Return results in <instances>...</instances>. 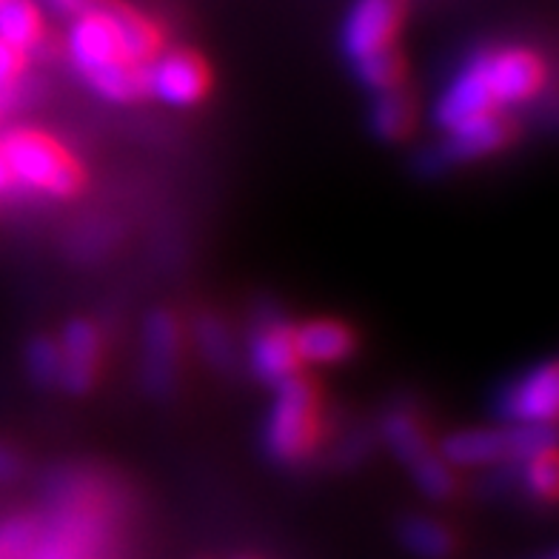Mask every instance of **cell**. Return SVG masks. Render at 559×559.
I'll return each mask as SVG.
<instances>
[{"label": "cell", "instance_id": "cell-1", "mask_svg": "<svg viewBox=\"0 0 559 559\" xmlns=\"http://www.w3.org/2000/svg\"><path fill=\"white\" fill-rule=\"evenodd\" d=\"M0 155L21 189L55 200L72 198L81 189V166L72 160L67 148L46 134L15 129L0 138Z\"/></svg>", "mask_w": 559, "mask_h": 559}, {"label": "cell", "instance_id": "cell-2", "mask_svg": "<svg viewBox=\"0 0 559 559\" xmlns=\"http://www.w3.org/2000/svg\"><path fill=\"white\" fill-rule=\"evenodd\" d=\"M274 403L263 428V445L280 463H295L317 440V397L302 377L274 385Z\"/></svg>", "mask_w": 559, "mask_h": 559}, {"label": "cell", "instance_id": "cell-3", "mask_svg": "<svg viewBox=\"0 0 559 559\" xmlns=\"http://www.w3.org/2000/svg\"><path fill=\"white\" fill-rule=\"evenodd\" d=\"M483 72H486L497 109L528 104L545 83V63L528 49L486 52L483 55Z\"/></svg>", "mask_w": 559, "mask_h": 559}, {"label": "cell", "instance_id": "cell-4", "mask_svg": "<svg viewBox=\"0 0 559 559\" xmlns=\"http://www.w3.org/2000/svg\"><path fill=\"white\" fill-rule=\"evenodd\" d=\"M559 405V371L554 362L531 368L528 374L508 385L497 408L514 426H551Z\"/></svg>", "mask_w": 559, "mask_h": 559}, {"label": "cell", "instance_id": "cell-5", "mask_svg": "<svg viewBox=\"0 0 559 559\" xmlns=\"http://www.w3.org/2000/svg\"><path fill=\"white\" fill-rule=\"evenodd\" d=\"M143 78H146V95L175 109L194 106L209 88L206 67L189 52L155 55L146 63Z\"/></svg>", "mask_w": 559, "mask_h": 559}, {"label": "cell", "instance_id": "cell-6", "mask_svg": "<svg viewBox=\"0 0 559 559\" xmlns=\"http://www.w3.org/2000/svg\"><path fill=\"white\" fill-rule=\"evenodd\" d=\"M403 3L400 0H354L343 23V49L357 63L366 55L391 49L397 35Z\"/></svg>", "mask_w": 559, "mask_h": 559}, {"label": "cell", "instance_id": "cell-7", "mask_svg": "<svg viewBox=\"0 0 559 559\" xmlns=\"http://www.w3.org/2000/svg\"><path fill=\"white\" fill-rule=\"evenodd\" d=\"M491 111H497V106H493L491 88H488L486 72H483V55H474L451 78L445 92L437 97L435 123L442 132H451L456 126L468 123L474 118H483V115H491Z\"/></svg>", "mask_w": 559, "mask_h": 559}, {"label": "cell", "instance_id": "cell-8", "mask_svg": "<svg viewBox=\"0 0 559 559\" xmlns=\"http://www.w3.org/2000/svg\"><path fill=\"white\" fill-rule=\"evenodd\" d=\"M508 123L491 111V115H483V118H474L468 123L456 126L451 132H445V140L440 146L431 148L423 160L428 166H445V163H463L474 160V157L491 155L508 140Z\"/></svg>", "mask_w": 559, "mask_h": 559}, {"label": "cell", "instance_id": "cell-9", "mask_svg": "<svg viewBox=\"0 0 559 559\" xmlns=\"http://www.w3.org/2000/svg\"><path fill=\"white\" fill-rule=\"evenodd\" d=\"M106 9L74 17L72 29H69V58H72L74 69H78L83 78L95 74L97 69L109 67L115 60H123L118 37H115V29H111L109 12H106Z\"/></svg>", "mask_w": 559, "mask_h": 559}, {"label": "cell", "instance_id": "cell-10", "mask_svg": "<svg viewBox=\"0 0 559 559\" xmlns=\"http://www.w3.org/2000/svg\"><path fill=\"white\" fill-rule=\"evenodd\" d=\"M249 362L251 371L269 385H280L286 383L288 377H295L300 360H297L292 329L280 320L258 325L249 343Z\"/></svg>", "mask_w": 559, "mask_h": 559}, {"label": "cell", "instance_id": "cell-11", "mask_svg": "<svg viewBox=\"0 0 559 559\" xmlns=\"http://www.w3.org/2000/svg\"><path fill=\"white\" fill-rule=\"evenodd\" d=\"M60 380L72 394H83L95 383L100 334L88 320H72L60 334Z\"/></svg>", "mask_w": 559, "mask_h": 559}, {"label": "cell", "instance_id": "cell-12", "mask_svg": "<svg viewBox=\"0 0 559 559\" xmlns=\"http://www.w3.org/2000/svg\"><path fill=\"white\" fill-rule=\"evenodd\" d=\"M177 323L169 311H152L143 329V377L148 391L163 394L171 389L177 360Z\"/></svg>", "mask_w": 559, "mask_h": 559}, {"label": "cell", "instance_id": "cell-13", "mask_svg": "<svg viewBox=\"0 0 559 559\" xmlns=\"http://www.w3.org/2000/svg\"><path fill=\"white\" fill-rule=\"evenodd\" d=\"M295 337V352L300 362H314V366H332V362L346 360L354 348V337L343 323L334 320H311L300 329H292Z\"/></svg>", "mask_w": 559, "mask_h": 559}, {"label": "cell", "instance_id": "cell-14", "mask_svg": "<svg viewBox=\"0 0 559 559\" xmlns=\"http://www.w3.org/2000/svg\"><path fill=\"white\" fill-rule=\"evenodd\" d=\"M502 456H511L508 449V431L497 428H468L445 437L440 449V460L445 465H486L497 463Z\"/></svg>", "mask_w": 559, "mask_h": 559}, {"label": "cell", "instance_id": "cell-15", "mask_svg": "<svg viewBox=\"0 0 559 559\" xmlns=\"http://www.w3.org/2000/svg\"><path fill=\"white\" fill-rule=\"evenodd\" d=\"M106 12H109L111 29H115V37H118L123 60L138 63V67H146L148 60L157 55V44H160L155 26L146 17H140L138 12L126 7H109Z\"/></svg>", "mask_w": 559, "mask_h": 559}, {"label": "cell", "instance_id": "cell-16", "mask_svg": "<svg viewBox=\"0 0 559 559\" xmlns=\"http://www.w3.org/2000/svg\"><path fill=\"white\" fill-rule=\"evenodd\" d=\"M143 72H146V67H138V63H129V60H115L109 67L97 69L95 74L83 78V81L104 100L132 104V100L146 95V78H143Z\"/></svg>", "mask_w": 559, "mask_h": 559}, {"label": "cell", "instance_id": "cell-17", "mask_svg": "<svg viewBox=\"0 0 559 559\" xmlns=\"http://www.w3.org/2000/svg\"><path fill=\"white\" fill-rule=\"evenodd\" d=\"M44 35L40 12L32 0H0V40L17 52H32Z\"/></svg>", "mask_w": 559, "mask_h": 559}, {"label": "cell", "instance_id": "cell-18", "mask_svg": "<svg viewBox=\"0 0 559 559\" xmlns=\"http://www.w3.org/2000/svg\"><path fill=\"white\" fill-rule=\"evenodd\" d=\"M383 437L385 442H389V449L394 451V456L405 465L417 463L419 456L431 451L428 449L426 435H423V428L417 426V419L405 412L389 414V417H385Z\"/></svg>", "mask_w": 559, "mask_h": 559}, {"label": "cell", "instance_id": "cell-19", "mask_svg": "<svg viewBox=\"0 0 559 559\" xmlns=\"http://www.w3.org/2000/svg\"><path fill=\"white\" fill-rule=\"evenodd\" d=\"M368 120H371V129H374L377 138L397 140L412 126V106H408L405 95H400L397 88H389V92H380L374 97Z\"/></svg>", "mask_w": 559, "mask_h": 559}, {"label": "cell", "instance_id": "cell-20", "mask_svg": "<svg viewBox=\"0 0 559 559\" xmlns=\"http://www.w3.org/2000/svg\"><path fill=\"white\" fill-rule=\"evenodd\" d=\"M403 543L412 548L417 557L442 559L451 551L449 531L428 516H412L403 523Z\"/></svg>", "mask_w": 559, "mask_h": 559}, {"label": "cell", "instance_id": "cell-21", "mask_svg": "<svg viewBox=\"0 0 559 559\" xmlns=\"http://www.w3.org/2000/svg\"><path fill=\"white\" fill-rule=\"evenodd\" d=\"M357 78H360L362 86H368L371 92H389V88L400 86V78H403V63L394 55V49H380L374 55H366L357 63Z\"/></svg>", "mask_w": 559, "mask_h": 559}, {"label": "cell", "instance_id": "cell-22", "mask_svg": "<svg viewBox=\"0 0 559 559\" xmlns=\"http://www.w3.org/2000/svg\"><path fill=\"white\" fill-rule=\"evenodd\" d=\"M408 468H412L419 491L431 497V500H445L454 491V477H451L449 465L442 463L437 454H431V451L419 456L417 463H412Z\"/></svg>", "mask_w": 559, "mask_h": 559}, {"label": "cell", "instance_id": "cell-23", "mask_svg": "<svg viewBox=\"0 0 559 559\" xmlns=\"http://www.w3.org/2000/svg\"><path fill=\"white\" fill-rule=\"evenodd\" d=\"M198 343L212 366L228 368L235 362V340H231V334H228V329L221 320L203 317L198 323Z\"/></svg>", "mask_w": 559, "mask_h": 559}, {"label": "cell", "instance_id": "cell-24", "mask_svg": "<svg viewBox=\"0 0 559 559\" xmlns=\"http://www.w3.org/2000/svg\"><path fill=\"white\" fill-rule=\"evenodd\" d=\"M26 362L35 383L55 385L60 380V346L52 337H35L26 348Z\"/></svg>", "mask_w": 559, "mask_h": 559}, {"label": "cell", "instance_id": "cell-25", "mask_svg": "<svg viewBox=\"0 0 559 559\" xmlns=\"http://www.w3.org/2000/svg\"><path fill=\"white\" fill-rule=\"evenodd\" d=\"M508 449L516 460H531L537 454L554 451V428L551 426H514L508 431Z\"/></svg>", "mask_w": 559, "mask_h": 559}, {"label": "cell", "instance_id": "cell-26", "mask_svg": "<svg viewBox=\"0 0 559 559\" xmlns=\"http://www.w3.org/2000/svg\"><path fill=\"white\" fill-rule=\"evenodd\" d=\"M525 486L534 497L539 500H551L554 493H557V456L554 451L548 454H537L525 460Z\"/></svg>", "mask_w": 559, "mask_h": 559}, {"label": "cell", "instance_id": "cell-27", "mask_svg": "<svg viewBox=\"0 0 559 559\" xmlns=\"http://www.w3.org/2000/svg\"><path fill=\"white\" fill-rule=\"evenodd\" d=\"M35 523L26 516H15L0 525V554L3 557H23L35 548Z\"/></svg>", "mask_w": 559, "mask_h": 559}, {"label": "cell", "instance_id": "cell-28", "mask_svg": "<svg viewBox=\"0 0 559 559\" xmlns=\"http://www.w3.org/2000/svg\"><path fill=\"white\" fill-rule=\"evenodd\" d=\"M23 72V52L12 49L9 44L0 40V92H7L17 83Z\"/></svg>", "mask_w": 559, "mask_h": 559}, {"label": "cell", "instance_id": "cell-29", "mask_svg": "<svg viewBox=\"0 0 559 559\" xmlns=\"http://www.w3.org/2000/svg\"><path fill=\"white\" fill-rule=\"evenodd\" d=\"M44 7H49L55 15H63V17H81L88 15V12H100L106 9L109 3L106 0H44Z\"/></svg>", "mask_w": 559, "mask_h": 559}, {"label": "cell", "instance_id": "cell-30", "mask_svg": "<svg viewBox=\"0 0 559 559\" xmlns=\"http://www.w3.org/2000/svg\"><path fill=\"white\" fill-rule=\"evenodd\" d=\"M17 472H21V460H17V454L12 449H7V445H0V483L17 477Z\"/></svg>", "mask_w": 559, "mask_h": 559}, {"label": "cell", "instance_id": "cell-31", "mask_svg": "<svg viewBox=\"0 0 559 559\" xmlns=\"http://www.w3.org/2000/svg\"><path fill=\"white\" fill-rule=\"evenodd\" d=\"M12 189H15V180H12V171H9L3 155H0V198L12 192Z\"/></svg>", "mask_w": 559, "mask_h": 559}, {"label": "cell", "instance_id": "cell-32", "mask_svg": "<svg viewBox=\"0 0 559 559\" xmlns=\"http://www.w3.org/2000/svg\"><path fill=\"white\" fill-rule=\"evenodd\" d=\"M0 559H3V554H0Z\"/></svg>", "mask_w": 559, "mask_h": 559}]
</instances>
